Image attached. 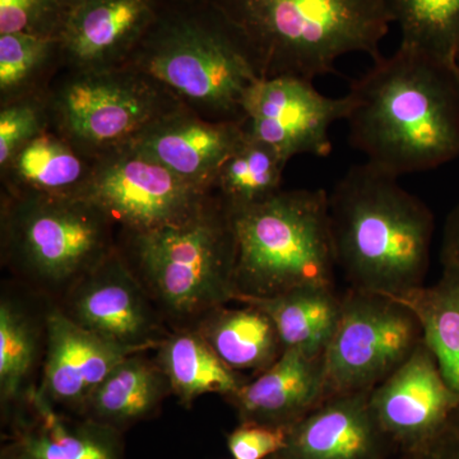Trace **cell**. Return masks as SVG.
Wrapping results in <instances>:
<instances>
[{"label":"cell","instance_id":"ffe728a7","mask_svg":"<svg viewBox=\"0 0 459 459\" xmlns=\"http://www.w3.org/2000/svg\"><path fill=\"white\" fill-rule=\"evenodd\" d=\"M222 307L211 310L198 333L226 367L238 374H261L279 360L283 346L267 314L249 304L234 309Z\"/></svg>","mask_w":459,"mask_h":459},{"label":"cell","instance_id":"277c9868","mask_svg":"<svg viewBox=\"0 0 459 459\" xmlns=\"http://www.w3.org/2000/svg\"><path fill=\"white\" fill-rule=\"evenodd\" d=\"M132 57L157 83L214 113H241L261 78L243 32L213 0H164Z\"/></svg>","mask_w":459,"mask_h":459},{"label":"cell","instance_id":"7c38bea8","mask_svg":"<svg viewBox=\"0 0 459 459\" xmlns=\"http://www.w3.org/2000/svg\"><path fill=\"white\" fill-rule=\"evenodd\" d=\"M377 424L398 455L421 451L459 407L424 341L412 356L369 394Z\"/></svg>","mask_w":459,"mask_h":459},{"label":"cell","instance_id":"30bf717a","mask_svg":"<svg viewBox=\"0 0 459 459\" xmlns=\"http://www.w3.org/2000/svg\"><path fill=\"white\" fill-rule=\"evenodd\" d=\"M156 84L141 71H86L57 98L60 126L68 141L104 155L126 146L170 113Z\"/></svg>","mask_w":459,"mask_h":459},{"label":"cell","instance_id":"74e56055","mask_svg":"<svg viewBox=\"0 0 459 459\" xmlns=\"http://www.w3.org/2000/svg\"><path fill=\"white\" fill-rule=\"evenodd\" d=\"M394 459H404V458H402L400 455H397V457H395Z\"/></svg>","mask_w":459,"mask_h":459},{"label":"cell","instance_id":"f546056e","mask_svg":"<svg viewBox=\"0 0 459 459\" xmlns=\"http://www.w3.org/2000/svg\"><path fill=\"white\" fill-rule=\"evenodd\" d=\"M63 11L60 0H0V35L27 32L57 38Z\"/></svg>","mask_w":459,"mask_h":459},{"label":"cell","instance_id":"d590c367","mask_svg":"<svg viewBox=\"0 0 459 459\" xmlns=\"http://www.w3.org/2000/svg\"><path fill=\"white\" fill-rule=\"evenodd\" d=\"M270 459H282V458H280V457H277V455H274V457H272Z\"/></svg>","mask_w":459,"mask_h":459},{"label":"cell","instance_id":"9c48e42d","mask_svg":"<svg viewBox=\"0 0 459 459\" xmlns=\"http://www.w3.org/2000/svg\"><path fill=\"white\" fill-rule=\"evenodd\" d=\"M78 195L134 234L179 225L211 204L207 189L129 146L102 155Z\"/></svg>","mask_w":459,"mask_h":459},{"label":"cell","instance_id":"52a82bcc","mask_svg":"<svg viewBox=\"0 0 459 459\" xmlns=\"http://www.w3.org/2000/svg\"><path fill=\"white\" fill-rule=\"evenodd\" d=\"M424 341L407 305L377 292L347 289L325 364V400L371 392L400 369Z\"/></svg>","mask_w":459,"mask_h":459},{"label":"cell","instance_id":"e575fe53","mask_svg":"<svg viewBox=\"0 0 459 459\" xmlns=\"http://www.w3.org/2000/svg\"><path fill=\"white\" fill-rule=\"evenodd\" d=\"M63 3V5L68 4V3L74 2V0H60Z\"/></svg>","mask_w":459,"mask_h":459},{"label":"cell","instance_id":"d6a6232c","mask_svg":"<svg viewBox=\"0 0 459 459\" xmlns=\"http://www.w3.org/2000/svg\"><path fill=\"white\" fill-rule=\"evenodd\" d=\"M404 459H459V407L427 446Z\"/></svg>","mask_w":459,"mask_h":459},{"label":"cell","instance_id":"5b68a950","mask_svg":"<svg viewBox=\"0 0 459 459\" xmlns=\"http://www.w3.org/2000/svg\"><path fill=\"white\" fill-rule=\"evenodd\" d=\"M235 237V300L298 289H336L337 264L325 189L280 190L230 211Z\"/></svg>","mask_w":459,"mask_h":459},{"label":"cell","instance_id":"4dcf8cb0","mask_svg":"<svg viewBox=\"0 0 459 459\" xmlns=\"http://www.w3.org/2000/svg\"><path fill=\"white\" fill-rule=\"evenodd\" d=\"M42 133V111L35 101L8 105L0 113V165L7 168L18 151Z\"/></svg>","mask_w":459,"mask_h":459},{"label":"cell","instance_id":"5bb4252c","mask_svg":"<svg viewBox=\"0 0 459 459\" xmlns=\"http://www.w3.org/2000/svg\"><path fill=\"white\" fill-rule=\"evenodd\" d=\"M370 392L332 395L289 429L282 459H394L370 409Z\"/></svg>","mask_w":459,"mask_h":459},{"label":"cell","instance_id":"836d02e7","mask_svg":"<svg viewBox=\"0 0 459 459\" xmlns=\"http://www.w3.org/2000/svg\"><path fill=\"white\" fill-rule=\"evenodd\" d=\"M440 261L443 272L459 277V201L449 212L444 225Z\"/></svg>","mask_w":459,"mask_h":459},{"label":"cell","instance_id":"603a6c76","mask_svg":"<svg viewBox=\"0 0 459 459\" xmlns=\"http://www.w3.org/2000/svg\"><path fill=\"white\" fill-rule=\"evenodd\" d=\"M160 368L171 391L186 406L204 394L231 397L246 383L223 364L198 332H183L166 340L160 351Z\"/></svg>","mask_w":459,"mask_h":459},{"label":"cell","instance_id":"e0dca14e","mask_svg":"<svg viewBox=\"0 0 459 459\" xmlns=\"http://www.w3.org/2000/svg\"><path fill=\"white\" fill-rule=\"evenodd\" d=\"M42 394L83 412L91 395L129 356L140 351L99 336L62 312L48 316Z\"/></svg>","mask_w":459,"mask_h":459},{"label":"cell","instance_id":"2e32d148","mask_svg":"<svg viewBox=\"0 0 459 459\" xmlns=\"http://www.w3.org/2000/svg\"><path fill=\"white\" fill-rule=\"evenodd\" d=\"M66 316L93 333L135 351L153 343L155 316L146 295L128 268L111 255L80 280Z\"/></svg>","mask_w":459,"mask_h":459},{"label":"cell","instance_id":"f1b7e54d","mask_svg":"<svg viewBox=\"0 0 459 459\" xmlns=\"http://www.w3.org/2000/svg\"><path fill=\"white\" fill-rule=\"evenodd\" d=\"M56 50H60L56 36L27 32L0 35L2 92H9L25 84Z\"/></svg>","mask_w":459,"mask_h":459},{"label":"cell","instance_id":"8fae6325","mask_svg":"<svg viewBox=\"0 0 459 459\" xmlns=\"http://www.w3.org/2000/svg\"><path fill=\"white\" fill-rule=\"evenodd\" d=\"M351 96L328 98L313 81L295 75L259 78L241 101L247 132L267 144L286 162L298 155L325 157L331 153L329 131L334 123L347 120Z\"/></svg>","mask_w":459,"mask_h":459},{"label":"cell","instance_id":"3957f363","mask_svg":"<svg viewBox=\"0 0 459 459\" xmlns=\"http://www.w3.org/2000/svg\"><path fill=\"white\" fill-rule=\"evenodd\" d=\"M243 32L261 78L313 81L352 53L380 57L394 22L386 0H213Z\"/></svg>","mask_w":459,"mask_h":459},{"label":"cell","instance_id":"ac0fdd59","mask_svg":"<svg viewBox=\"0 0 459 459\" xmlns=\"http://www.w3.org/2000/svg\"><path fill=\"white\" fill-rule=\"evenodd\" d=\"M229 398L240 424L294 427L325 400L323 356L283 350L279 360Z\"/></svg>","mask_w":459,"mask_h":459},{"label":"cell","instance_id":"8d00e7d4","mask_svg":"<svg viewBox=\"0 0 459 459\" xmlns=\"http://www.w3.org/2000/svg\"><path fill=\"white\" fill-rule=\"evenodd\" d=\"M457 66H458V69H459V53H458V56H457Z\"/></svg>","mask_w":459,"mask_h":459},{"label":"cell","instance_id":"cb8c5ba5","mask_svg":"<svg viewBox=\"0 0 459 459\" xmlns=\"http://www.w3.org/2000/svg\"><path fill=\"white\" fill-rule=\"evenodd\" d=\"M394 299L418 316L425 344L446 385L459 397V277L442 272L435 285Z\"/></svg>","mask_w":459,"mask_h":459},{"label":"cell","instance_id":"6da1fadb","mask_svg":"<svg viewBox=\"0 0 459 459\" xmlns=\"http://www.w3.org/2000/svg\"><path fill=\"white\" fill-rule=\"evenodd\" d=\"M350 142L395 178L459 156V71L400 45L374 60L349 91Z\"/></svg>","mask_w":459,"mask_h":459},{"label":"cell","instance_id":"4316f807","mask_svg":"<svg viewBox=\"0 0 459 459\" xmlns=\"http://www.w3.org/2000/svg\"><path fill=\"white\" fill-rule=\"evenodd\" d=\"M287 162L267 144L247 132L234 153L223 164L216 186L229 211L241 210L279 193Z\"/></svg>","mask_w":459,"mask_h":459},{"label":"cell","instance_id":"ba28073f","mask_svg":"<svg viewBox=\"0 0 459 459\" xmlns=\"http://www.w3.org/2000/svg\"><path fill=\"white\" fill-rule=\"evenodd\" d=\"M107 214L81 195H22L8 217L12 255L42 282L82 280L110 253Z\"/></svg>","mask_w":459,"mask_h":459},{"label":"cell","instance_id":"7402d4cb","mask_svg":"<svg viewBox=\"0 0 459 459\" xmlns=\"http://www.w3.org/2000/svg\"><path fill=\"white\" fill-rule=\"evenodd\" d=\"M169 389L160 365L129 356L93 392L83 413L92 421L120 431L156 413Z\"/></svg>","mask_w":459,"mask_h":459},{"label":"cell","instance_id":"9a60e30c","mask_svg":"<svg viewBox=\"0 0 459 459\" xmlns=\"http://www.w3.org/2000/svg\"><path fill=\"white\" fill-rule=\"evenodd\" d=\"M246 135L247 129L238 123H210L170 111L126 146L181 179L210 190Z\"/></svg>","mask_w":459,"mask_h":459},{"label":"cell","instance_id":"4fadbf2b","mask_svg":"<svg viewBox=\"0 0 459 459\" xmlns=\"http://www.w3.org/2000/svg\"><path fill=\"white\" fill-rule=\"evenodd\" d=\"M164 0H74L65 5L60 51L87 71L114 68L132 56Z\"/></svg>","mask_w":459,"mask_h":459},{"label":"cell","instance_id":"7a4b0ae2","mask_svg":"<svg viewBox=\"0 0 459 459\" xmlns=\"http://www.w3.org/2000/svg\"><path fill=\"white\" fill-rule=\"evenodd\" d=\"M337 271L349 289L400 298L425 286L434 214L398 178L364 162L328 193Z\"/></svg>","mask_w":459,"mask_h":459},{"label":"cell","instance_id":"83f0119b","mask_svg":"<svg viewBox=\"0 0 459 459\" xmlns=\"http://www.w3.org/2000/svg\"><path fill=\"white\" fill-rule=\"evenodd\" d=\"M35 336L26 316L14 305H0V394L3 402L17 398L31 370Z\"/></svg>","mask_w":459,"mask_h":459},{"label":"cell","instance_id":"44dd1931","mask_svg":"<svg viewBox=\"0 0 459 459\" xmlns=\"http://www.w3.org/2000/svg\"><path fill=\"white\" fill-rule=\"evenodd\" d=\"M259 307L276 325L283 350L325 356L336 331L342 294L336 289H298L267 299H238Z\"/></svg>","mask_w":459,"mask_h":459},{"label":"cell","instance_id":"1f68e13d","mask_svg":"<svg viewBox=\"0 0 459 459\" xmlns=\"http://www.w3.org/2000/svg\"><path fill=\"white\" fill-rule=\"evenodd\" d=\"M289 429L240 424L228 437L234 459H270L286 448Z\"/></svg>","mask_w":459,"mask_h":459},{"label":"cell","instance_id":"d6986e66","mask_svg":"<svg viewBox=\"0 0 459 459\" xmlns=\"http://www.w3.org/2000/svg\"><path fill=\"white\" fill-rule=\"evenodd\" d=\"M29 401L31 418L18 422L2 459H124L120 431L90 419L69 421L41 391Z\"/></svg>","mask_w":459,"mask_h":459},{"label":"cell","instance_id":"d4e9b609","mask_svg":"<svg viewBox=\"0 0 459 459\" xmlns=\"http://www.w3.org/2000/svg\"><path fill=\"white\" fill-rule=\"evenodd\" d=\"M7 168L22 195H78L92 168L68 142L42 132L18 151Z\"/></svg>","mask_w":459,"mask_h":459},{"label":"cell","instance_id":"8992f818","mask_svg":"<svg viewBox=\"0 0 459 459\" xmlns=\"http://www.w3.org/2000/svg\"><path fill=\"white\" fill-rule=\"evenodd\" d=\"M135 258L151 290L179 316L235 300V237L225 204H208L188 221L137 232Z\"/></svg>","mask_w":459,"mask_h":459},{"label":"cell","instance_id":"484cf974","mask_svg":"<svg viewBox=\"0 0 459 459\" xmlns=\"http://www.w3.org/2000/svg\"><path fill=\"white\" fill-rule=\"evenodd\" d=\"M401 45L458 69L459 0H386ZM459 71V69H458Z\"/></svg>","mask_w":459,"mask_h":459}]
</instances>
